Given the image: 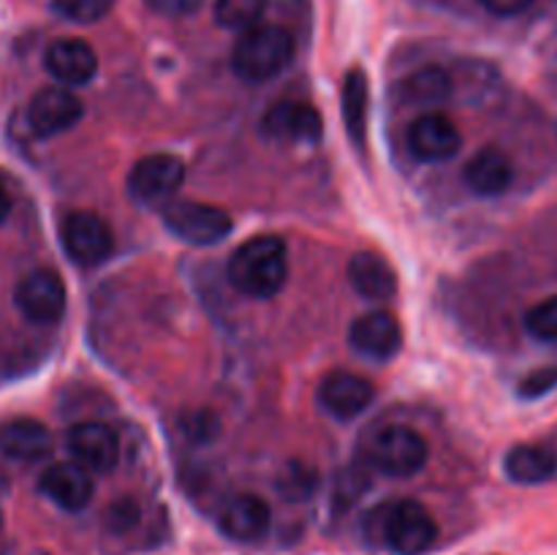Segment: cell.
Listing matches in <instances>:
<instances>
[{"label":"cell","mask_w":557,"mask_h":555,"mask_svg":"<svg viewBox=\"0 0 557 555\" xmlns=\"http://www.w3.org/2000/svg\"><path fill=\"white\" fill-rule=\"evenodd\" d=\"M294 58L292 33L277 25H256L239 33L232 49L234 74L250 85L275 79Z\"/></svg>","instance_id":"7a4b0ae2"},{"label":"cell","mask_w":557,"mask_h":555,"mask_svg":"<svg viewBox=\"0 0 557 555\" xmlns=\"http://www.w3.org/2000/svg\"><path fill=\"white\" fill-rule=\"evenodd\" d=\"M557 386V365H544V368L533 370L525 379L520 381V395L528 400H536V397L547 395Z\"/></svg>","instance_id":"83f0119b"},{"label":"cell","mask_w":557,"mask_h":555,"mask_svg":"<svg viewBox=\"0 0 557 555\" xmlns=\"http://www.w3.org/2000/svg\"><path fill=\"white\" fill-rule=\"evenodd\" d=\"M288 250L277 234L250 237L228 256V281L239 294L270 299L286 286Z\"/></svg>","instance_id":"6da1fadb"},{"label":"cell","mask_w":557,"mask_h":555,"mask_svg":"<svg viewBox=\"0 0 557 555\" xmlns=\"http://www.w3.org/2000/svg\"><path fill=\"white\" fill-rule=\"evenodd\" d=\"M201 3L205 0H147V5L163 16H188L199 11Z\"/></svg>","instance_id":"f546056e"},{"label":"cell","mask_w":557,"mask_h":555,"mask_svg":"<svg viewBox=\"0 0 557 555\" xmlns=\"http://www.w3.org/2000/svg\"><path fill=\"white\" fill-rule=\"evenodd\" d=\"M49 76L63 87H79L96 76L98 54L85 38H58L44 54Z\"/></svg>","instance_id":"4fadbf2b"},{"label":"cell","mask_w":557,"mask_h":555,"mask_svg":"<svg viewBox=\"0 0 557 555\" xmlns=\"http://www.w3.org/2000/svg\"><path fill=\"white\" fill-rule=\"evenodd\" d=\"M343 123H346L348 136H351L354 147L362 150L368 141V112H370V85L362 69H351L343 76Z\"/></svg>","instance_id":"7402d4cb"},{"label":"cell","mask_w":557,"mask_h":555,"mask_svg":"<svg viewBox=\"0 0 557 555\" xmlns=\"http://www.w3.org/2000/svg\"><path fill=\"white\" fill-rule=\"evenodd\" d=\"M313 488H315L313 468L302 466V462H292V466L283 468V473L277 477V490L292 501L308 498V495L313 493Z\"/></svg>","instance_id":"4316f807"},{"label":"cell","mask_w":557,"mask_h":555,"mask_svg":"<svg viewBox=\"0 0 557 555\" xmlns=\"http://www.w3.org/2000/svg\"><path fill=\"white\" fill-rule=\"evenodd\" d=\"M136 520H139V509H136L134 501L123 498V501H117V504L109 506V511H107V526L112 528L114 533L131 531V528L136 526Z\"/></svg>","instance_id":"f1b7e54d"},{"label":"cell","mask_w":557,"mask_h":555,"mask_svg":"<svg viewBox=\"0 0 557 555\" xmlns=\"http://www.w3.org/2000/svg\"><path fill=\"white\" fill-rule=\"evenodd\" d=\"M462 177L476 196H500L515 183V163L500 147H484L466 163Z\"/></svg>","instance_id":"d6986e66"},{"label":"cell","mask_w":557,"mask_h":555,"mask_svg":"<svg viewBox=\"0 0 557 555\" xmlns=\"http://www.w3.org/2000/svg\"><path fill=\"white\" fill-rule=\"evenodd\" d=\"M185 183L183 158L172 152H150L139 158L128 174V194L141 205L169 201Z\"/></svg>","instance_id":"52a82bcc"},{"label":"cell","mask_w":557,"mask_h":555,"mask_svg":"<svg viewBox=\"0 0 557 555\" xmlns=\"http://www.w3.org/2000/svg\"><path fill=\"white\" fill-rule=\"evenodd\" d=\"M114 0H52V11L69 22L90 25V22L103 20L112 11Z\"/></svg>","instance_id":"d4e9b609"},{"label":"cell","mask_w":557,"mask_h":555,"mask_svg":"<svg viewBox=\"0 0 557 555\" xmlns=\"http://www.w3.org/2000/svg\"><path fill=\"white\" fill-rule=\"evenodd\" d=\"M36 555H47V553H36Z\"/></svg>","instance_id":"836d02e7"},{"label":"cell","mask_w":557,"mask_h":555,"mask_svg":"<svg viewBox=\"0 0 557 555\" xmlns=\"http://www.w3.org/2000/svg\"><path fill=\"white\" fill-rule=\"evenodd\" d=\"M267 0H215V22L226 30H250L261 25Z\"/></svg>","instance_id":"cb8c5ba5"},{"label":"cell","mask_w":557,"mask_h":555,"mask_svg":"<svg viewBox=\"0 0 557 555\" xmlns=\"http://www.w3.org/2000/svg\"><path fill=\"white\" fill-rule=\"evenodd\" d=\"M368 457L381 473H389V477H413L428 462L430 446L424 441V435L408 428V424H389V428H381L370 439Z\"/></svg>","instance_id":"5b68a950"},{"label":"cell","mask_w":557,"mask_h":555,"mask_svg":"<svg viewBox=\"0 0 557 555\" xmlns=\"http://www.w3.org/2000/svg\"><path fill=\"white\" fill-rule=\"evenodd\" d=\"M82 114H85V103L63 85L44 87L27 103V125L38 139L65 134L79 123Z\"/></svg>","instance_id":"9c48e42d"},{"label":"cell","mask_w":557,"mask_h":555,"mask_svg":"<svg viewBox=\"0 0 557 555\" xmlns=\"http://www.w3.org/2000/svg\"><path fill=\"white\" fill-rule=\"evenodd\" d=\"M348 281H351L354 292L362 294L364 299H392L397 292V275L379 254H368L359 250L348 261Z\"/></svg>","instance_id":"ffe728a7"},{"label":"cell","mask_w":557,"mask_h":555,"mask_svg":"<svg viewBox=\"0 0 557 555\" xmlns=\"http://www.w3.org/2000/svg\"><path fill=\"white\" fill-rule=\"evenodd\" d=\"M0 526H3V511H0Z\"/></svg>","instance_id":"d6a6232c"},{"label":"cell","mask_w":557,"mask_h":555,"mask_svg":"<svg viewBox=\"0 0 557 555\" xmlns=\"http://www.w3.org/2000/svg\"><path fill=\"white\" fill-rule=\"evenodd\" d=\"M14 303L20 313L33 324H54L65 313V283L54 270L38 267L27 272L14 288Z\"/></svg>","instance_id":"ba28073f"},{"label":"cell","mask_w":557,"mask_h":555,"mask_svg":"<svg viewBox=\"0 0 557 555\" xmlns=\"http://www.w3.org/2000/svg\"><path fill=\"white\" fill-rule=\"evenodd\" d=\"M52 452V433L33 417H14L0 422V455L33 462Z\"/></svg>","instance_id":"ac0fdd59"},{"label":"cell","mask_w":557,"mask_h":555,"mask_svg":"<svg viewBox=\"0 0 557 555\" xmlns=\"http://www.w3.org/2000/svg\"><path fill=\"white\" fill-rule=\"evenodd\" d=\"M400 98L413 107H428V103H444L451 96V76L438 65H424L413 71L411 76L400 82L397 87Z\"/></svg>","instance_id":"603a6c76"},{"label":"cell","mask_w":557,"mask_h":555,"mask_svg":"<svg viewBox=\"0 0 557 555\" xmlns=\"http://www.w3.org/2000/svg\"><path fill=\"white\" fill-rule=\"evenodd\" d=\"M60 243L74 264L98 267L112 256L114 237L101 215L87 210L69 212L60 226Z\"/></svg>","instance_id":"8992f818"},{"label":"cell","mask_w":557,"mask_h":555,"mask_svg":"<svg viewBox=\"0 0 557 555\" xmlns=\"http://www.w3.org/2000/svg\"><path fill=\"white\" fill-rule=\"evenodd\" d=\"M504 471L517 484H542L557 473V455L549 446L520 444L509 449L504 460Z\"/></svg>","instance_id":"44dd1931"},{"label":"cell","mask_w":557,"mask_h":555,"mask_svg":"<svg viewBox=\"0 0 557 555\" xmlns=\"http://www.w3.org/2000/svg\"><path fill=\"white\" fill-rule=\"evenodd\" d=\"M348 337H351V346L362 357L379 359V362H386V359H392L403 348L400 324L386 310H370V313L359 316L351 324Z\"/></svg>","instance_id":"2e32d148"},{"label":"cell","mask_w":557,"mask_h":555,"mask_svg":"<svg viewBox=\"0 0 557 555\" xmlns=\"http://www.w3.org/2000/svg\"><path fill=\"white\" fill-rule=\"evenodd\" d=\"M525 330L531 332L536 341L557 343V297L544 299V303L533 305L525 316Z\"/></svg>","instance_id":"484cf974"},{"label":"cell","mask_w":557,"mask_h":555,"mask_svg":"<svg viewBox=\"0 0 557 555\" xmlns=\"http://www.w3.org/2000/svg\"><path fill=\"white\" fill-rule=\"evenodd\" d=\"M41 493L49 501L60 506L65 511H79L90 504L92 498V473L87 471L82 462L69 460V462H52L47 471L41 473V482H38Z\"/></svg>","instance_id":"5bb4252c"},{"label":"cell","mask_w":557,"mask_h":555,"mask_svg":"<svg viewBox=\"0 0 557 555\" xmlns=\"http://www.w3.org/2000/svg\"><path fill=\"white\" fill-rule=\"evenodd\" d=\"M9 210H11V199H9V190L3 188V183H0V223L9 218Z\"/></svg>","instance_id":"1f68e13d"},{"label":"cell","mask_w":557,"mask_h":555,"mask_svg":"<svg viewBox=\"0 0 557 555\" xmlns=\"http://www.w3.org/2000/svg\"><path fill=\"white\" fill-rule=\"evenodd\" d=\"M272 511L264 498L259 495H234L226 506L221 509L218 526L234 542H259L267 531H270Z\"/></svg>","instance_id":"e0dca14e"},{"label":"cell","mask_w":557,"mask_h":555,"mask_svg":"<svg viewBox=\"0 0 557 555\" xmlns=\"http://www.w3.org/2000/svg\"><path fill=\"white\" fill-rule=\"evenodd\" d=\"M65 446L76 462L96 473H109L120 460V439L109 424L79 422L65 433Z\"/></svg>","instance_id":"8fae6325"},{"label":"cell","mask_w":557,"mask_h":555,"mask_svg":"<svg viewBox=\"0 0 557 555\" xmlns=\"http://www.w3.org/2000/svg\"><path fill=\"white\" fill-rule=\"evenodd\" d=\"M490 14L495 16H517L533 3V0H479Z\"/></svg>","instance_id":"4dcf8cb0"},{"label":"cell","mask_w":557,"mask_h":555,"mask_svg":"<svg viewBox=\"0 0 557 555\" xmlns=\"http://www.w3.org/2000/svg\"><path fill=\"white\" fill-rule=\"evenodd\" d=\"M375 386L351 370H332L319 384V403L335 419H354L373 403Z\"/></svg>","instance_id":"7c38bea8"},{"label":"cell","mask_w":557,"mask_h":555,"mask_svg":"<svg viewBox=\"0 0 557 555\" xmlns=\"http://www.w3.org/2000/svg\"><path fill=\"white\" fill-rule=\"evenodd\" d=\"M261 131L272 139H294L315 145L324 136V120L319 109L302 101H281L264 114Z\"/></svg>","instance_id":"9a60e30c"},{"label":"cell","mask_w":557,"mask_h":555,"mask_svg":"<svg viewBox=\"0 0 557 555\" xmlns=\"http://www.w3.org/2000/svg\"><path fill=\"white\" fill-rule=\"evenodd\" d=\"M438 536L433 515L419 501H397L381 511V539L397 555H422Z\"/></svg>","instance_id":"277c9868"},{"label":"cell","mask_w":557,"mask_h":555,"mask_svg":"<svg viewBox=\"0 0 557 555\" xmlns=\"http://www.w3.org/2000/svg\"><path fill=\"white\" fill-rule=\"evenodd\" d=\"M163 226L190 245H215L232 234V215L223 207L194 199L166 201L161 210Z\"/></svg>","instance_id":"3957f363"},{"label":"cell","mask_w":557,"mask_h":555,"mask_svg":"<svg viewBox=\"0 0 557 555\" xmlns=\"http://www.w3.org/2000/svg\"><path fill=\"white\" fill-rule=\"evenodd\" d=\"M408 147L419 161H449L460 152L462 136L455 120L444 112L419 114L408 128Z\"/></svg>","instance_id":"30bf717a"}]
</instances>
